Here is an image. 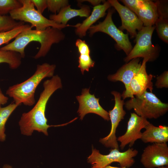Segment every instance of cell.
I'll return each mask as SVG.
<instances>
[{
  "instance_id": "22",
  "label": "cell",
  "mask_w": 168,
  "mask_h": 168,
  "mask_svg": "<svg viewBox=\"0 0 168 168\" xmlns=\"http://www.w3.org/2000/svg\"><path fill=\"white\" fill-rule=\"evenodd\" d=\"M155 29L159 38L168 43V15H160L155 23Z\"/></svg>"
},
{
  "instance_id": "18",
  "label": "cell",
  "mask_w": 168,
  "mask_h": 168,
  "mask_svg": "<svg viewBox=\"0 0 168 168\" xmlns=\"http://www.w3.org/2000/svg\"><path fill=\"white\" fill-rule=\"evenodd\" d=\"M91 12L90 7L86 5H83L77 9L71 8L69 5L61 9L58 14L50 15L49 18L57 23L66 25L68 21L73 17L79 16L87 18Z\"/></svg>"
},
{
  "instance_id": "27",
  "label": "cell",
  "mask_w": 168,
  "mask_h": 168,
  "mask_svg": "<svg viewBox=\"0 0 168 168\" xmlns=\"http://www.w3.org/2000/svg\"><path fill=\"white\" fill-rule=\"evenodd\" d=\"M48 10L56 14L63 7L69 5L67 0H47Z\"/></svg>"
},
{
  "instance_id": "23",
  "label": "cell",
  "mask_w": 168,
  "mask_h": 168,
  "mask_svg": "<svg viewBox=\"0 0 168 168\" xmlns=\"http://www.w3.org/2000/svg\"><path fill=\"white\" fill-rule=\"evenodd\" d=\"M32 28L31 26L24 24L10 30L0 32V46L8 43L23 31Z\"/></svg>"
},
{
  "instance_id": "4",
  "label": "cell",
  "mask_w": 168,
  "mask_h": 168,
  "mask_svg": "<svg viewBox=\"0 0 168 168\" xmlns=\"http://www.w3.org/2000/svg\"><path fill=\"white\" fill-rule=\"evenodd\" d=\"M124 105L128 110L133 109L139 116L147 119H157L168 110V103H163L152 92L146 91L127 101Z\"/></svg>"
},
{
  "instance_id": "33",
  "label": "cell",
  "mask_w": 168,
  "mask_h": 168,
  "mask_svg": "<svg viewBox=\"0 0 168 168\" xmlns=\"http://www.w3.org/2000/svg\"><path fill=\"white\" fill-rule=\"evenodd\" d=\"M103 1L100 0H78L77 1L78 3L83 2H87L90 3L92 5L96 6L100 4V3Z\"/></svg>"
},
{
  "instance_id": "28",
  "label": "cell",
  "mask_w": 168,
  "mask_h": 168,
  "mask_svg": "<svg viewBox=\"0 0 168 168\" xmlns=\"http://www.w3.org/2000/svg\"><path fill=\"white\" fill-rule=\"evenodd\" d=\"M121 2L135 13L143 4L144 0H122Z\"/></svg>"
},
{
  "instance_id": "10",
  "label": "cell",
  "mask_w": 168,
  "mask_h": 168,
  "mask_svg": "<svg viewBox=\"0 0 168 168\" xmlns=\"http://www.w3.org/2000/svg\"><path fill=\"white\" fill-rule=\"evenodd\" d=\"M147 62L146 60L143 59L140 69L131 80L128 87L121 94L123 100L127 98H133L134 96H141L147 89L152 92L153 83L152 80L154 76L148 75L147 72L146 63Z\"/></svg>"
},
{
  "instance_id": "31",
  "label": "cell",
  "mask_w": 168,
  "mask_h": 168,
  "mask_svg": "<svg viewBox=\"0 0 168 168\" xmlns=\"http://www.w3.org/2000/svg\"><path fill=\"white\" fill-rule=\"evenodd\" d=\"M35 6L37 10L40 13L42 14L44 10L47 8V0H31Z\"/></svg>"
},
{
  "instance_id": "19",
  "label": "cell",
  "mask_w": 168,
  "mask_h": 168,
  "mask_svg": "<svg viewBox=\"0 0 168 168\" xmlns=\"http://www.w3.org/2000/svg\"><path fill=\"white\" fill-rule=\"evenodd\" d=\"M142 133L140 139L144 143H165L168 142V127L156 126L150 123Z\"/></svg>"
},
{
  "instance_id": "12",
  "label": "cell",
  "mask_w": 168,
  "mask_h": 168,
  "mask_svg": "<svg viewBox=\"0 0 168 168\" xmlns=\"http://www.w3.org/2000/svg\"><path fill=\"white\" fill-rule=\"evenodd\" d=\"M150 123L147 119L135 113H131L125 133L117 138L118 142L120 143L119 146L121 150H123L127 145L132 147L137 140L141 139V130Z\"/></svg>"
},
{
  "instance_id": "3",
  "label": "cell",
  "mask_w": 168,
  "mask_h": 168,
  "mask_svg": "<svg viewBox=\"0 0 168 168\" xmlns=\"http://www.w3.org/2000/svg\"><path fill=\"white\" fill-rule=\"evenodd\" d=\"M56 67L55 64L47 63L37 65L32 76L21 83L10 86L6 94L19 105L22 104L28 106L33 105L35 103V94L37 87L44 78L54 76Z\"/></svg>"
},
{
  "instance_id": "8",
  "label": "cell",
  "mask_w": 168,
  "mask_h": 168,
  "mask_svg": "<svg viewBox=\"0 0 168 168\" xmlns=\"http://www.w3.org/2000/svg\"><path fill=\"white\" fill-rule=\"evenodd\" d=\"M114 12L113 9L110 8L105 20L98 24L91 26L89 29V35L91 36L95 33H104L111 37L116 42V46L119 50H123L128 55L133 47L128 34L124 33L117 28L112 19Z\"/></svg>"
},
{
  "instance_id": "34",
  "label": "cell",
  "mask_w": 168,
  "mask_h": 168,
  "mask_svg": "<svg viewBox=\"0 0 168 168\" xmlns=\"http://www.w3.org/2000/svg\"><path fill=\"white\" fill-rule=\"evenodd\" d=\"M104 168H126V167H118L116 166H113L110 165Z\"/></svg>"
},
{
  "instance_id": "30",
  "label": "cell",
  "mask_w": 168,
  "mask_h": 168,
  "mask_svg": "<svg viewBox=\"0 0 168 168\" xmlns=\"http://www.w3.org/2000/svg\"><path fill=\"white\" fill-rule=\"evenodd\" d=\"M75 45L80 54H90L89 46L85 40L78 39L76 42Z\"/></svg>"
},
{
  "instance_id": "1",
  "label": "cell",
  "mask_w": 168,
  "mask_h": 168,
  "mask_svg": "<svg viewBox=\"0 0 168 168\" xmlns=\"http://www.w3.org/2000/svg\"><path fill=\"white\" fill-rule=\"evenodd\" d=\"M44 90L33 107L29 111L23 113L18 124L22 134L31 136L34 131L48 135V129L51 126L47 124L45 112L48 101L52 95L57 90L62 87V81L58 75L53 76L50 79L43 83Z\"/></svg>"
},
{
  "instance_id": "11",
  "label": "cell",
  "mask_w": 168,
  "mask_h": 168,
  "mask_svg": "<svg viewBox=\"0 0 168 168\" xmlns=\"http://www.w3.org/2000/svg\"><path fill=\"white\" fill-rule=\"evenodd\" d=\"M140 162L146 168L168 166L167 143H154L146 146L141 155Z\"/></svg>"
},
{
  "instance_id": "25",
  "label": "cell",
  "mask_w": 168,
  "mask_h": 168,
  "mask_svg": "<svg viewBox=\"0 0 168 168\" xmlns=\"http://www.w3.org/2000/svg\"><path fill=\"white\" fill-rule=\"evenodd\" d=\"M22 5L20 0H0V15L5 16Z\"/></svg>"
},
{
  "instance_id": "24",
  "label": "cell",
  "mask_w": 168,
  "mask_h": 168,
  "mask_svg": "<svg viewBox=\"0 0 168 168\" xmlns=\"http://www.w3.org/2000/svg\"><path fill=\"white\" fill-rule=\"evenodd\" d=\"M25 22L17 21L10 16L0 15V32L8 31L23 25Z\"/></svg>"
},
{
  "instance_id": "26",
  "label": "cell",
  "mask_w": 168,
  "mask_h": 168,
  "mask_svg": "<svg viewBox=\"0 0 168 168\" xmlns=\"http://www.w3.org/2000/svg\"><path fill=\"white\" fill-rule=\"evenodd\" d=\"M78 68L83 74L85 71L88 72L90 68L93 67L95 62L89 54H80L78 58Z\"/></svg>"
},
{
  "instance_id": "16",
  "label": "cell",
  "mask_w": 168,
  "mask_h": 168,
  "mask_svg": "<svg viewBox=\"0 0 168 168\" xmlns=\"http://www.w3.org/2000/svg\"><path fill=\"white\" fill-rule=\"evenodd\" d=\"M111 7L108 0L105 1L102 4L94 7L91 14L82 23L77 24L75 30L76 34L80 38L85 36L90 28L99 19L104 17L106 14V10Z\"/></svg>"
},
{
  "instance_id": "20",
  "label": "cell",
  "mask_w": 168,
  "mask_h": 168,
  "mask_svg": "<svg viewBox=\"0 0 168 168\" xmlns=\"http://www.w3.org/2000/svg\"><path fill=\"white\" fill-rule=\"evenodd\" d=\"M19 105L13 102L6 106H0V142H3L6 139L5 124L9 117Z\"/></svg>"
},
{
  "instance_id": "21",
  "label": "cell",
  "mask_w": 168,
  "mask_h": 168,
  "mask_svg": "<svg viewBox=\"0 0 168 168\" xmlns=\"http://www.w3.org/2000/svg\"><path fill=\"white\" fill-rule=\"evenodd\" d=\"M22 58L20 54L17 52L0 50V63H6L11 69H16L20 66Z\"/></svg>"
},
{
  "instance_id": "7",
  "label": "cell",
  "mask_w": 168,
  "mask_h": 168,
  "mask_svg": "<svg viewBox=\"0 0 168 168\" xmlns=\"http://www.w3.org/2000/svg\"><path fill=\"white\" fill-rule=\"evenodd\" d=\"M155 26H143L138 31L136 37V43L131 50L124 58L128 63L132 59L143 58L147 62L153 61L158 56L159 49L152 42V35Z\"/></svg>"
},
{
  "instance_id": "5",
  "label": "cell",
  "mask_w": 168,
  "mask_h": 168,
  "mask_svg": "<svg viewBox=\"0 0 168 168\" xmlns=\"http://www.w3.org/2000/svg\"><path fill=\"white\" fill-rule=\"evenodd\" d=\"M22 6L11 12L10 16L14 19L23 22H27L31 24L32 28L35 27L36 30H43L49 27L61 30L66 27L76 26L66 25L57 23L48 19L35 9L31 0H20Z\"/></svg>"
},
{
  "instance_id": "17",
  "label": "cell",
  "mask_w": 168,
  "mask_h": 168,
  "mask_svg": "<svg viewBox=\"0 0 168 168\" xmlns=\"http://www.w3.org/2000/svg\"><path fill=\"white\" fill-rule=\"evenodd\" d=\"M135 13L144 26H154L159 17L158 1L144 0L142 6Z\"/></svg>"
},
{
  "instance_id": "6",
  "label": "cell",
  "mask_w": 168,
  "mask_h": 168,
  "mask_svg": "<svg viewBox=\"0 0 168 168\" xmlns=\"http://www.w3.org/2000/svg\"><path fill=\"white\" fill-rule=\"evenodd\" d=\"M138 153L137 150L129 148L124 152H120L119 149H111L109 154L103 155L92 147L87 161L91 165V168H104L114 162L118 163L120 167L129 168L134 164V158Z\"/></svg>"
},
{
  "instance_id": "35",
  "label": "cell",
  "mask_w": 168,
  "mask_h": 168,
  "mask_svg": "<svg viewBox=\"0 0 168 168\" xmlns=\"http://www.w3.org/2000/svg\"><path fill=\"white\" fill-rule=\"evenodd\" d=\"M2 168H12V167L8 164H6L4 165Z\"/></svg>"
},
{
  "instance_id": "29",
  "label": "cell",
  "mask_w": 168,
  "mask_h": 168,
  "mask_svg": "<svg viewBox=\"0 0 168 168\" xmlns=\"http://www.w3.org/2000/svg\"><path fill=\"white\" fill-rule=\"evenodd\" d=\"M168 72L165 71L156 77L155 85L158 89L168 87Z\"/></svg>"
},
{
  "instance_id": "36",
  "label": "cell",
  "mask_w": 168,
  "mask_h": 168,
  "mask_svg": "<svg viewBox=\"0 0 168 168\" xmlns=\"http://www.w3.org/2000/svg\"><path fill=\"white\" fill-rule=\"evenodd\" d=\"M157 168H168V166H160Z\"/></svg>"
},
{
  "instance_id": "15",
  "label": "cell",
  "mask_w": 168,
  "mask_h": 168,
  "mask_svg": "<svg viewBox=\"0 0 168 168\" xmlns=\"http://www.w3.org/2000/svg\"><path fill=\"white\" fill-rule=\"evenodd\" d=\"M141 64L139 58L132 59L121 67L115 73L109 75L107 78L112 82H122L126 89L132 79L139 70Z\"/></svg>"
},
{
  "instance_id": "2",
  "label": "cell",
  "mask_w": 168,
  "mask_h": 168,
  "mask_svg": "<svg viewBox=\"0 0 168 168\" xmlns=\"http://www.w3.org/2000/svg\"><path fill=\"white\" fill-rule=\"evenodd\" d=\"M65 37L61 30L55 28L49 27L43 30L30 29L21 32L14 41L1 48L0 50L14 51L24 58L26 46L31 42L37 41L40 43V47L33 58L38 59L45 57L53 44L59 43L64 40Z\"/></svg>"
},
{
  "instance_id": "14",
  "label": "cell",
  "mask_w": 168,
  "mask_h": 168,
  "mask_svg": "<svg viewBox=\"0 0 168 168\" xmlns=\"http://www.w3.org/2000/svg\"><path fill=\"white\" fill-rule=\"evenodd\" d=\"M111 6L118 12L121 20L122 25L119 29L126 30L129 33L131 38L136 37L137 30L140 31L143 26V24L136 14L125 6L120 4L116 0H109Z\"/></svg>"
},
{
  "instance_id": "32",
  "label": "cell",
  "mask_w": 168,
  "mask_h": 168,
  "mask_svg": "<svg viewBox=\"0 0 168 168\" xmlns=\"http://www.w3.org/2000/svg\"><path fill=\"white\" fill-rule=\"evenodd\" d=\"M8 100V97L4 95L0 88V106L6 104Z\"/></svg>"
},
{
  "instance_id": "9",
  "label": "cell",
  "mask_w": 168,
  "mask_h": 168,
  "mask_svg": "<svg viewBox=\"0 0 168 168\" xmlns=\"http://www.w3.org/2000/svg\"><path fill=\"white\" fill-rule=\"evenodd\" d=\"M111 93L114 97L115 104L113 109L108 112L111 123L110 131L108 135L100 138L99 141L105 147L119 149L116 133L120 122L124 119L126 114L123 108L125 102L121 99V94L119 92L113 91Z\"/></svg>"
},
{
  "instance_id": "13",
  "label": "cell",
  "mask_w": 168,
  "mask_h": 168,
  "mask_svg": "<svg viewBox=\"0 0 168 168\" xmlns=\"http://www.w3.org/2000/svg\"><path fill=\"white\" fill-rule=\"evenodd\" d=\"M76 97L79 104L77 112L80 119L82 120L86 114L92 113L99 115L105 120H110L109 112L100 105L99 98L90 93V88L82 89L81 95Z\"/></svg>"
}]
</instances>
